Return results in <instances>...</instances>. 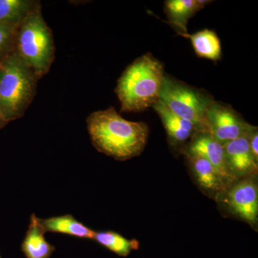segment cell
Returning a JSON list of instances; mask_svg holds the SVG:
<instances>
[{
    "label": "cell",
    "instance_id": "3",
    "mask_svg": "<svg viewBox=\"0 0 258 258\" xmlns=\"http://www.w3.org/2000/svg\"><path fill=\"white\" fill-rule=\"evenodd\" d=\"M38 78L15 52L0 63V118L7 123L25 115L37 93Z\"/></svg>",
    "mask_w": 258,
    "mask_h": 258
},
{
    "label": "cell",
    "instance_id": "10",
    "mask_svg": "<svg viewBox=\"0 0 258 258\" xmlns=\"http://www.w3.org/2000/svg\"><path fill=\"white\" fill-rule=\"evenodd\" d=\"M186 156L189 159L194 177L205 192L219 197L230 187L217 169L206 159L198 156Z\"/></svg>",
    "mask_w": 258,
    "mask_h": 258
},
{
    "label": "cell",
    "instance_id": "12",
    "mask_svg": "<svg viewBox=\"0 0 258 258\" xmlns=\"http://www.w3.org/2000/svg\"><path fill=\"white\" fill-rule=\"evenodd\" d=\"M152 108L160 117L166 134L173 143H184L199 132L196 125L173 113L160 100Z\"/></svg>",
    "mask_w": 258,
    "mask_h": 258
},
{
    "label": "cell",
    "instance_id": "19",
    "mask_svg": "<svg viewBox=\"0 0 258 258\" xmlns=\"http://www.w3.org/2000/svg\"><path fill=\"white\" fill-rule=\"evenodd\" d=\"M249 149L252 155L258 162V132L257 127H254L248 134Z\"/></svg>",
    "mask_w": 258,
    "mask_h": 258
},
{
    "label": "cell",
    "instance_id": "14",
    "mask_svg": "<svg viewBox=\"0 0 258 258\" xmlns=\"http://www.w3.org/2000/svg\"><path fill=\"white\" fill-rule=\"evenodd\" d=\"M39 223L45 233L63 234L86 240H93L96 231L91 230L73 215H64L47 219L39 218Z\"/></svg>",
    "mask_w": 258,
    "mask_h": 258
},
{
    "label": "cell",
    "instance_id": "21",
    "mask_svg": "<svg viewBox=\"0 0 258 258\" xmlns=\"http://www.w3.org/2000/svg\"><path fill=\"white\" fill-rule=\"evenodd\" d=\"M0 258H1V256H0Z\"/></svg>",
    "mask_w": 258,
    "mask_h": 258
},
{
    "label": "cell",
    "instance_id": "18",
    "mask_svg": "<svg viewBox=\"0 0 258 258\" xmlns=\"http://www.w3.org/2000/svg\"><path fill=\"white\" fill-rule=\"evenodd\" d=\"M18 28L0 25V63L14 52L15 34Z\"/></svg>",
    "mask_w": 258,
    "mask_h": 258
},
{
    "label": "cell",
    "instance_id": "20",
    "mask_svg": "<svg viewBox=\"0 0 258 258\" xmlns=\"http://www.w3.org/2000/svg\"><path fill=\"white\" fill-rule=\"evenodd\" d=\"M8 124V123L7 122H5V120H3L1 118H0V130H1L2 128H4L5 125Z\"/></svg>",
    "mask_w": 258,
    "mask_h": 258
},
{
    "label": "cell",
    "instance_id": "5",
    "mask_svg": "<svg viewBox=\"0 0 258 258\" xmlns=\"http://www.w3.org/2000/svg\"><path fill=\"white\" fill-rule=\"evenodd\" d=\"M159 100L173 113L193 123L199 132L209 133L205 116L209 106L215 101L211 95L165 76Z\"/></svg>",
    "mask_w": 258,
    "mask_h": 258
},
{
    "label": "cell",
    "instance_id": "4",
    "mask_svg": "<svg viewBox=\"0 0 258 258\" xmlns=\"http://www.w3.org/2000/svg\"><path fill=\"white\" fill-rule=\"evenodd\" d=\"M40 80L48 74L55 60L52 30L39 6L17 29L14 52Z\"/></svg>",
    "mask_w": 258,
    "mask_h": 258
},
{
    "label": "cell",
    "instance_id": "11",
    "mask_svg": "<svg viewBox=\"0 0 258 258\" xmlns=\"http://www.w3.org/2000/svg\"><path fill=\"white\" fill-rule=\"evenodd\" d=\"M211 3L208 0H167L164 3V12L168 22L182 37L187 35V23L205 5Z\"/></svg>",
    "mask_w": 258,
    "mask_h": 258
},
{
    "label": "cell",
    "instance_id": "1",
    "mask_svg": "<svg viewBox=\"0 0 258 258\" xmlns=\"http://www.w3.org/2000/svg\"><path fill=\"white\" fill-rule=\"evenodd\" d=\"M86 123L95 149L115 160L138 157L147 146L149 134L147 123L125 120L113 107L93 112Z\"/></svg>",
    "mask_w": 258,
    "mask_h": 258
},
{
    "label": "cell",
    "instance_id": "16",
    "mask_svg": "<svg viewBox=\"0 0 258 258\" xmlns=\"http://www.w3.org/2000/svg\"><path fill=\"white\" fill-rule=\"evenodd\" d=\"M185 37L190 39L198 57L212 61L221 58V42L217 34L212 30L206 29L193 35L188 34Z\"/></svg>",
    "mask_w": 258,
    "mask_h": 258
},
{
    "label": "cell",
    "instance_id": "7",
    "mask_svg": "<svg viewBox=\"0 0 258 258\" xmlns=\"http://www.w3.org/2000/svg\"><path fill=\"white\" fill-rule=\"evenodd\" d=\"M253 177L234 183L226 191L224 198L232 213L251 226L257 225L258 219V187Z\"/></svg>",
    "mask_w": 258,
    "mask_h": 258
},
{
    "label": "cell",
    "instance_id": "8",
    "mask_svg": "<svg viewBox=\"0 0 258 258\" xmlns=\"http://www.w3.org/2000/svg\"><path fill=\"white\" fill-rule=\"evenodd\" d=\"M186 155L198 156L208 161L225 182L231 186L236 180L231 175L226 163L224 146L208 132H198L191 137L188 146Z\"/></svg>",
    "mask_w": 258,
    "mask_h": 258
},
{
    "label": "cell",
    "instance_id": "13",
    "mask_svg": "<svg viewBox=\"0 0 258 258\" xmlns=\"http://www.w3.org/2000/svg\"><path fill=\"white\" fill-rule=\"evenodd\" d=\"M45 234L39 223L38 217L32 214L21 245L22 251L26 258H50L52 256L55 247L47 242Z\"/></svg>",
    "mask_w": 258,
    "mask_h": 258
},
{
    "label": "cell",
    "instance_id": "17",
    "mask_svg": "<svg viewBox=\"0 0 258 258\" xmlns=\"http://www.w3.org/2000/svg\"><path fill=\"white\" fill-rule=\"evenodd\" d=\"M93 240L120 257H127L132 250H137L139 247V242L135 239L128 240L113 231L96 232Z\"/></svg>",
    "mask_w": 258,
    "mask_h": 258
},
{
    "label": "cell",
    "instance_id": "2",
    "mask_svg": "<svg viewBox=\"0 0 258 258\" xmlns=\"http://www.w3.org/2000/svg\"><path fill=\"white\" fill-rule=\"evenodd\" d=\"M164 76V66L152 54L136 59L117 82L115 93L120 111L138 113L154 106L159 101Z\"/></svg>",
    "mask_w": 258,
    "mask_h": 258
},
{
    "label": "cell",
    "instance_id": "6",
    "mask_svg": "<svg viewBox=\"0 0 258 258\" xmlns=\"http://www.w3.org/2000/svg\"><path fill=\"white\" fill-rule=\"evenodd\" d=\"M205 118L209 133L223 146L248 134L254 127L232 107L216 101L209 106Z\"/></svg>",
    "mask_w": 258,
    "mask_h": 258
},
{
    "label": "cell",
    "instance_id": "9",
    "mask_svg": "<svg viewBox=\"0 0 258 258\" xmlns=\"http://www.w3.org/2000/svg\"><path fill=\"white\" fill-rule=\"evenodd\" d=\"M249 133L224 145L227 167L236 181L254 176L257 173L258 162L249 149Z\"/></svg>",
    "mask_w": 258,
    "mask_h": 258
},
{
    "label": "cell",
    "instance_id": "15",
    "mask_svg": "<svg viewBox=\"0 0 258 258\" xmlns=\"http://www.w3.org/2000/svg\"><path fill=\"white\" fill-rule=\"evenodd\" d=\"M40 5L36 0H0V25L18 28Z\"/></svg>",
    "mask_w": 258,
    "mask_h": 258
}]
</instances>
